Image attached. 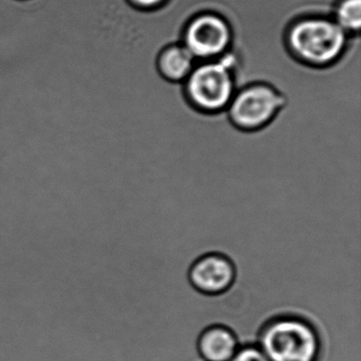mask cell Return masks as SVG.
Instances as JSON below:
<instances>
[{"instance_id": "cell-1", "label": "cell", "mask_w": 361, "mask_h": 361, "mask_svg": "<svg viewBox=\"0 0 361 361\" xmlns=\"http://www.w3.org/2000/svg\"><path fill=\"white\" fill-rule=\"evenodd\" d=\"M350 37L325 14L298 18L285 33V45L293 59L314 68L335 64L344 54Z\"/></svg>"}, {"instance_id": "cell-2", "label": "cell", "mask_w": 361, "mask_h": 361, "mask_svg": "<svg viewBox=\"0 0 361 361\" xmlns=\"http://www.w3.org/2000/svg\"><path fill=\"white\" fill-rule=\"evenodd\" d=\"M257 345L270 361H319L322 339L317 327L297 314H279L261 327Z\"/></svg>"}, {"instance_id": "cell-3", "label": "cell", "mask_w": 361, "mask_h": 361, "mask_svg": "<svg viewBox=\"0 0 361 361\" xmlns=\"http://www.w3.org/2000/svg\"><path fill=\"white\" fill-rule=\"evenodd\" d=\"M238 59L228 51L221 58L194 67L183 85L185 99L204 115H216L228 109L236 92Z\"/></svg>"}, {"instance_id": "cell-4", "label": "cell", "mask_w": 361, "mask_h": 361, "mask_svg": "<svg viewBox=\"0 0 361 361\" xmlns=\"http://www.w3.org/2000/svg\"><path fill=\"white\" fill-rule=\"evenodd\" d=\"M285 97L271 84H248L234 94L228 118L238 130L257 132L269 126L284 107Z\"/></svg>"}, {"instance_id": "cell-5", "label": "cell", "mask_w": 361, "mask_h": 361, "mask_svg": "<svg viewBox=\"0 0 361 361\" xmlns=\"http://www.w3.org/2000/svg\"><path fill=\"white\" fill-rule=\"evenodd\" d=\"M183 45L198 60L212 61L227 54L234 39L233 29L225 16L202 12L192 16L183 28Z\"/></svg>"}, {"instance_id": "cell-6", "label": "cell", "mask_w": 361, "mask_h": 361, "mask_svg": "<svg viewBox=\"0 0 361 361\" xmlns=\"http://www.w3.org/2000/svg\"><path fill=\"white\" fill-rule=\"evenodd\" d=\"M236 280L233 261L223 253L210 252L198 257L189 270V281L202 295L227 293Z\"/></svg>"}, {"instance_id": "cell-7", "label": "cell", "mask_w": 361, "mask_h": 361, "mask_svg": "<svg viewBox=\"0 0 361 361\" xmlns=\"http://www.w3.org/2000/svg\"><path fill=\"white\" fill-rule=\"evenodd\" d=\"M240 348L235 333L225 325L207 327L197 340V350L204 361H230Z\"/></svg>"}, {"instance_id": "cell-8", "label": "cell", "mask_w": 361, "mask_h": 361, "mask_svg": "<svg viewBox=\"0 0 361 361\" xmlns=\"http://www.w3.org/2000/svg\"><path fill=\"white\" fill-rule=\"evenodd\" d=\"M195 58L183 44H171L157 56V71L162 79L171 84L185 82L193 71Z\"/></svg>"}, {"instance_id": "cell-9", "label": "cell", "mask_w": 361, "mask_h": 361, "mask_svg": "<svg viewBox=\"0 0 361 361\" xmlns=\"http://www.w3.org/2000/svg\"><path fill=\"white\" fill-rule=\"evenodd\" d=\"M331 18L350 37L361 27V0H337Z\"/></svg>"}, {"instance_id": "cell-10", "label": "cell", "mask_w": 361, "mask_h": 361, "mask_svg": "<svg viewBox=\"0 0 361 361\" xmlns=\"http://www.w3.org/2000/svg\"><path fill=\"white\" fill-rule=\"evenodd\" d=\"M230 361H270L257 344H246L236 350Z\"/></svg>"}, {"instance_id": "cell-11", "label": "cell", "mask_w": 361, "mask_h": 361, "mask_svg": "<svg viewBox=\"0 0 361 361\" xmlns=\"http://www.w3.org/2000/svg\"><path fill=\"white\" fill-rule=\"evenodd\" d=\"M128 3L142 11H157L158 8L166 5V0H128Z\"/></svg>"}]
</instances>
